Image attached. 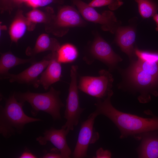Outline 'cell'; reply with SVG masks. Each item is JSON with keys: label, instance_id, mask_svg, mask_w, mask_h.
Listing matches in <instances>:
<instances>
[{"label": "cell", "instance_id": "cell-1", "mask_svg": "<svg viewBox=\"0 0 158 158\" xmlns=\"http://www.w3.org/2000/svg\"><path fill=\"white\" fill-rule=\"evenodd\" d=\"M113 92L106 97L97 99L94 111L98 116L103 115L116 125L121 133L120 138L129 136H139L150 131L158 130V117L145 118L120 111L112 105L111 98Z\"/></svg>", "mask_w": 158, "mask_h": 158}, {"label": "cell", "instance_id": "cell-2", "mask_svg": "<svg viewBox=\"0 0 158 158\" xmlns=\"http://www.w3.org/2000/svg\"><path fill=\"white\" fill-rule=\"evenodd\" d=\"M130 61L128 67L119 70L123 80L119 87L138 93L140 102L147 103L150 100L151 94H158V77L142 70L133 60Z\"/></svg>", "mask_w": 158, "mask_h": 158}, {"label": "cell", "instance_id": "cell-3", "mask_svg": "<svg viewBox=\"0 0 158 158\" xmlns=\"http://www.w3.org/2000/svg\"><path fill=\"white\" fill-rule=\"evenodd\" d=\"M5 100L4 106L1 105L0 108V133L4 138L21 133L28 123L41 121L25 114L23 108L24 103L18 101L14 93Z\"/></svg>", "mask_w": 158, "mask_h": 158}, {"label": "cell", "instance_id": "cell-4", "mask_svg": "<svg viewBox=\"0 0 158 158\" xmlns=\"http://www.w3.org/2000/svg\"><path fill=\"white\" fill-rule=\"evenodd\" d=\"M60 92L51 87L48 92L42 93H35L28 91L25 92L14 93L19 101L27 102L32 107L31 113L36 116L40 111L51 116L53 120L61 119L60 110L64 105L59 97Z\"/></svg>", "mask_w": 158, "mask_h": 158}, {"label": "cell", "instance_id": "cell-5", "mask_svg": "<svg viewBox=\"0 0 158 158\" xmlns=\"http://www.w3.org/2000/svg\"><path fill=\"white\" fill-rule=\"evenodd\" d=\"M78 69V66L76 65H73L71 68V80L64 116L66 121L61 127L68 133L70 131H73L74 127L77 125L81 115L84 110L80 105L77 83Z\"/></svg>", "mask_w": 158, "mask_h": 158}, {"label": "cell", "instance_id": "cell-6", "mask_svg": "<svg viewBox=\"0 0 158 158\" xmlns=\"http://www.w3.org/2000/svg\"><path fill=\"white\" fill-rule=\"evenodd\" d=\"M99 73L98 76H80L78 87L80 90L90 96L102 99L112 91L114 78L108 71L102 70Z\"/></svg>", "mask_w": 158, "mask_h": 158}, {"label": "cell", "instance_id": "cell-7", "mask_svg": "<svg viewBox=\"0 0 158 158\" xmlns=\"http://www.w3.org/2000/svg\"><path fill=\"white\" fill-rule=\"evenodd\" d=\"M74 3L84 19L101 25L104 31L114 34L117 29L121 26V22L117 19L111 11H105L100 13L93 7L80 0H74Z\"/></svg>", "mask_w": 158, "mask_h": 158}, {"label": "cell", "instance_id": "cell-8", "mask_svg": "<svg viewBox=\"0 0 158 158\" xmlns=\"http://www.w3.org/2000/svg\"><path fill=\"white\" fill-rule=\"evenodd\" d=\"M97 116L94 112L89 116L86 120L82 122L73 154V157H87V153L89 145L95 143L99 139V134L94 127L95 120Z\"/></svg>", "mask_w": 158, "mask_h": 158}, {"label": "cell", "instance_id": "cell-9", "mask_svg": "<svg viewBox=\"0 0 158 158\" xmlns=\"http://www.w3.org/2000/svg\"><path fill=\"white\" fill-rule=\"evenodd\" d=\"M90 52L93 58L105 63L110 71L116 68L118 63L122 61L110 45L99 36L97 37L94 40Z\"/></svg>", "mask_w": 158, "mask_h": 158}, {"label": "cell", "instance_id": "cell-10", "mask_svg": "<svg viewBox=\"0 0 158 158\" xmlns=\"http://www.w3.org/2000/svg\"><path fill=\"white\" fill-rule=\"evenodd\" d=\"M51 56L38 62H35L32 65L17 74L9 73L1 76V79L8 80L11 83L17 82L22 84L35 85L38 77L48 65Z\"/></svg>", "mask_w": 158, "mask_h": 158}, {"label": "cell", "instance_id": "cell-11", "mask_svg": "<svg viewBox=\"0 0 158 158\" xmlns=\"http://www.w3.org/2000/svg\"><path fill=\"white\" fill-rule=\"evenodd\" d=\"M136 20L135 18L130 20L128 25L120 26L115 33V43L121 51L128 56L130 61L136 57L134 47L136 37V27L134 25Z\"/></svg>", "mask_w": 158, "mask_h": 158}, {"label": "cell", "instance_id": "cell-12", "mask_svg": "<svg viewBox=\"0 0 158 158\" xmlns=\"http://www.w3.org/2000/svg\"><path fill=\"white\" fill-rule=\"evenodd\" d=\"M68 133L62 128L58 129L51 127L44 131L43 136L37 137L36 140L42 145H46L48 142H50L59 151L63 158H70L71 151L66 139Z\"/></svg>", "mask_w": 158, "mask_h": 158}, {"label": "cell", "instance_id": "cell-13", "mask_svg": "<svg viewBox=\"0 0 158 158\" xmlns=\"http://www.w3.org/2000/svg\"><path fill=\"white\" fill-rule=\"evenodd\" d=\"M61 73V63L57 60L56 52H53L51 56L48 65L40 75L34 87L37 88L41 85L47 90L52 84L60 80Z\"/></svg>", "mask_w": 158, "mask_h": 158}, {"label": "cell", "instance_id": "cell-14", "mask_svg": "<svg viewBox=\"0 0 158 158\" xmlns=\"http://www.w3.org/2000/svg\"><path fill=\"white\" fill-rule=\"evenodd\" d=\"M56 22L59 26L66 28L79 26L84 23L79 12L69 6L64 7L60 10Z\"/></svg>", "mask_w": 158, "mask_h": 158}, {"label": "cell", "instance_id": "cell-15", "mask_svg": "<svg viewBox=\"0 0 158 158\" xmlns=\"http://www.w3.org/2000/svg\"><path fill=\"white\" fill-rule=\"evenodd\" d=\"M149 133H145L140 138L142 139L138 150L140 158H158V136Z\"/></svg>", "mask_w": 158, "mask_h": 158}, {"label": "cell", "instance_id": "cell-16", "mask_svg": "<svg viewBox=\"0 0 158 158\" xmlns=\"http://www.w3.org/2000/svg\"><path fill=\"white\" fill-rule=\"evenodd\" d=\"M35 62V60L32 59L20 58L10 52L3 54L0 60V75L2 76L6 74L9 73L8 71L10 69L16 66L28 63H32Z\"/></svg>", "mask_w": 158, "mask_h": 158}, {"label": "cell", "instance_id": "cell-17", "mask_svg": "<svg viewBox=\"0 0 158 158\" xmlns=\"http://www.w3.org/2000/svg\"><path fill=\"white\" fill-rule=\"evenodd\" d=\"M56 55L57 60L61 63H69L76 59L78 52L74 45L67 43L60 46L56 51Z\"/></svg>", "mask_w": 158, "mask_h": 158}, {"label": "cell", "instance_id": "cell-18", "mask_svg": "<svg viewBox=\"0 0 158 158\" xmlns=\"http://www.w3.org/2000/svg\"><path fill=\"white\" fill-rule=\"evenodd\" d=\"M60 46L57 42L51 40L47 35L43 34L38 37L34 48L29 54H34L48 50L55 52Z\"/></svg>", "mask_w": 158, "mask_h": 158}, {"label": "cell", "instance_id": "cell-19", "mask_svg": "<svg viewBox=\"0 0 158 158\" xmlns=\"http://www.w3.org/2000/svg\"><path fill=\"white\" fill-rule=\"evenodd\" d=\"M139 13L144 18L153 17L158 11V0H135Z\"/></svg>", "mask_w": 158, "mask_h": 158}, {"label": "cell", "instance_id": "cell-20", "mask_svg": "<svg viewBox=\"0 0 158 158\" xmlns=\"http://www.w3.org/2000/svg\"><path fill=\"white\" fill-rule=\"evenodd\" d=\"M27 28V23L23 19L18 18L11 25L10 34L12 40L17 42L24 34Z\"/></svg>", "mask_w": 158, "mask_h": 158}, {"label": "cell", "instance_id": "cell-21", "mask_svg": "<svg viewBox=\"0 0 158 158\" xmlns=\"http://www.w3.org/2000/svg\"><path fill=\"white\" fill-rule=\"evenodd\" d=\"M132 60L142 70L154 76L158 77V61H143L137 58Z\"/></svg>", "mask_w": 158, "mask_h": 158}, {"label": "cell", "instance_id": "cell-22", "mask_svg": "<svg viewBox=\"0 0 158 158\" xmlns=\"http://www.w3.org/2000/svg\"><path fill=\"white\" fill-rule=\"evenodd\" d=\"M123 4L122 0H92L88 5L92 7L108 6L111 10H115Z\"/></svg>", "mask_w": 158, "mask_h": 158}, {"label": "cell", "instance_id": "cell-23", "mask_svg": "<svg viewBox=\"0 0 158 158\" xmlns=\"http://www.w3.org/2000/svg\"><path fill=\"white\" fill-rule=\"evenodd\" d=\"M134 52L136 58L141 60L149 62L158 61V52L142 50L135 47Z\"/></svg>", "mask_w": 158, "mask_h": 158}, {"label": "cell", "instance_id": "cell-24", "mask_svg": "<svg viewBox=\"0 0 158 158\" xmlns=\"http://www.w3.org/2000/svg\"><path fill=\"white\" fill-rule=\"evenodd\" d=\"M28 21L34 23L43 22L45 20V16L40 11L34 9L30 11L27 15Z\"/></svg>", "mask_w": 158, "mask_h": 158}, {"label": "cell", "instance_id": "cell-25", "mask_svg": "<svg viewBox=\"0 0 158 158\" xmlns=\"http://www.w3.org/2000/svg\"><path fill=\"white\" fill-rule=\"evenodd\" d=\"M44 154L43 158H61L62 156L59 151L56 148H52L50 152H47L46 150L44 151Z\"/></svg>", "mask_w": 158, "mask_h": 158}, {"label": "cell", "instance_id": "cell-26", "mask_svg": "<svg viewBox=\"0 0 158 158\" xmlns=\"http://www.w3.org/2000/svg\"><path fill=\"white\" fill-rule=\"evenodd\" d=\"M95 157L96 158H109L111 156V153L109 150H104L102 148L97 151Z\"/></svg>", "mask_w": 158, "mask_h": 158}, {"label": "cell", "instance_id": "cell-27", "mask_svg": "<svg viewBox=\"0 0 158 158\" xmlns=\"http://www.w3.org/2000/svg\"><path fill=\"white\" fill-rule=\"evenodd\" d=\"M37 157V156L27 148L25 149L19 157V158H36Z\"/></svg>", "mask_w": 158, "mask_h": 158}, {"label": "cell", "instance_id": "cell-28", "mask_svg": "<svg viewBox=\"0 0 158 158\" xmlns=\"http://www.w3.org/2000/svg\"><path fill=\"white\" fill-rule=\"evenodd\" d=\"M26 3L33 7L39 6V0H28Z\"/></svg>", "mask_w": 158, "mask_h": 158}, {"label": "cell", "instance_id": "cell-29", "mask_svg": "<svg viewBox=\"0 0 158 158\" xmlns=\"http://www.w3.org/2000/svg\"><path fill=\"white\" fill-rule=\"evenodd\" d=\"M53 0H39V6H43L52 3Z\"/></svg>", "mask_w": 158, "mask_h": 158}, {"label": "cell", "instance_id": "cell-30", "mask_svg": "<svg viewBox=\"0 0 158 158\" xmlns=\"http://www.w3.org/2000/svg\"><path fill=\"white\" fill-rule=\"evenodd\" d=\"M152 17L153 20L155 21L156 24V30L157 31H158V14L156 13Z\"/></svg>", "mask_w": 158, "mask_h": 158}, {"label": "cell", "instance_id": "cell-31", "mask_svg": "<svg viewBox=\"0 0 158 158\" xmlns=\"http://www.w3.org/2000/svg\"><path fill=\"white\" fill-rule=\"evenodd\" d=\"M20 1H24V2H26L27 1H28V0H18Z\"/></svg>", "mask_w": 158, "mask_h": 158}]
</instances>
